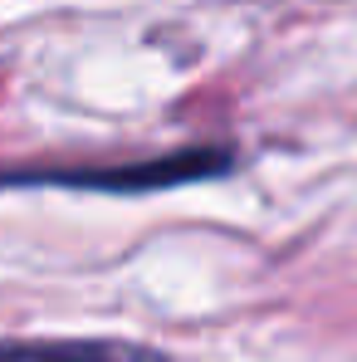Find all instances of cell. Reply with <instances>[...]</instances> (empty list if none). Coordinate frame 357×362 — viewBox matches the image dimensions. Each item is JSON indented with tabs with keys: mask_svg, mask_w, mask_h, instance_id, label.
<instances>
[{
	"mask_svg": "<svg viewBox=\"0 0 357 362\" xmlns=\"http://www.w3.org/2000/svg\"><path fill=\"white\" fill-rule=\"evenodd\" d=\"M0 362H167L152 348L108 338H0Z\"/></svg>",
	"mask_w": 357,
	"mask_h": 362,
	"instance_id": "cell-2",
	"label": "cell"
},
{
	"mask_svg": "<svg viewBox=\"0 0 357 362\" xmlns=\"http://www.w3.org/2000/svg\"><path fill=\"white\" fill-rule=\"evenodd\" d=\"M226 157L221 152H181V157H157V162H137V167H98V172H40V177H0V186L15 181H59V186H93V191H152V186H177L221 172Z\"/></svg>",
	"mask_w": 357,
	"mask_h": 362,
	"instance_id": "cell-1",
	"label": "cell"
}]
</instances>
